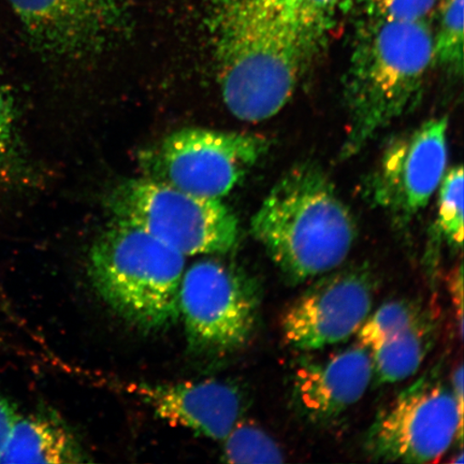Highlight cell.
Returning a JSON list of instances; mask_svg holds the SVG:
<instances>
[{
    "mask_svg": "<svg viewBox=\"0 0 464 464\" xmlns=\"http://www.w3.org/2000/svg\"><path fill=\"white\" fill-rule=\"evenodd\" d=\"M373 379L372 356L361 345L321 362H303L293 374V399L312 421L336 419L356 404Z\"/></svg>",
    "mask_w": 464,
    "mask_h": 464,
    "instance_id": "13",
    "label": "cell"
},
{
    "mask_svg": "<svg viewBox=\"0 0 464 464\" xmlns=\"http://www.w3.org/2000/svg\"><path fill=\"white\" fill-rule=\"evenodd\" d=\"M160 420L207 439L223 440L240 420L245 398L219 381L129 384Z\"/></svg>",
    "mask_w": 464,
    "mask_h": 464,
    "instance_id": "12",
    "label": "cell"
},
{
    "mask_svg": "<svg viewBox=\"0 0 464 464\" xmlns=\"http://www.w3.org/2000/svg\"><path fill=\"white\" fill-rule=\"evenodd\" d=\"M422 314L421 306L415 301L397 300L382 304L358 329V344L371 352L409 328Z\"/></svg>",
    "mask_w": 464,
    "mask_h": 464,
    "instance_id": "17",
    "label": "cell"
},
{
    "mask_svg": "<svg viewBox=\"0 0 464 464\" xmlns=\"http://www.w3.org/2000/svg\"><path fill=\"white\" fill-rule=\"evenodd\" d=\"M251 229L293 283L339 268L357 234L350 210L314 164L295 166L278 179L255 213Z\"/></svg>",
    "mask_w": 464,
    "mask_h": 464,
    "instance_id": "2",
    "label": "cell"
},
{
    "mask_svg": "<svg viewBox=\"0 0 464 464\" xmlns=\"http://www.w3.org/2000/svg\"><path fill=\"white\" fill-rule=\"evenodd\" d=\"M16 114L13 97L0 87V181L11 176L17 164Z\"/></svg>",
    "mask_w": 464,
    "mask_h": 464,
    "instance_id": "22",
    "label": "cell"
},
{
    "mask_svg": "<svg viewBox=\"0 0 464 464\" xmlns=\"http://www.w3.org/2000/svg\"><path fill=\"white\" fill-rule=\"evenodd\" d=\"M16 419L17 415L14 406L10 404L7 398L0 393V450L7 442L11 429H13Z\"/></svg>",
    "mask_w": 464,
    "mask_h": 464,
    "instance_id": "24",
    "label": "cell"
},
{
    "mask_svg": "<svg viewBox=\"0 0 464 464\" xmlns=\"http://www.w3.org/2000/svg\"><path fill=\"white\" fill-rule=\"evenodd\" d=\"M185 256L141 228L114 219L90 252L96 292L116 314L145 332L179 318Z\"/></svg>",
    "mask_w": 464,
    "mask_h": 464,
    "instance_id": "4",
    "label": "cell"
},
{
    "mask_svg": "<svg viewBox=\"0 0 464 464\" xmlns=\"http://www.w3.org/2000/svg\"><path fill=\"white\" fill-rule=\"evenodd\" d=\"M449 120H428L393 140L370 181L371 199L400 218L425 208L440 188L449 161Z\"/></svg>",
    "mask_w": 464,
    "mask_h": 464,
    "instance_id": "10",
    "label": "cell"
},
{
    "mask_svg": "<svg viewBox=\"0 0 464 464\" xmlns=\"http://www.w3.org/2000/svg\"><path fill=\"white\" fill-rule=\"evenodd\" d=\"M452 394L456 400L458 408H459L461 413H463V367L459 365L452 374L451 379Z\"/></svg>",
    "mask_w": 464,
    "mask_h": 464,
    "instance_id": "25",
    "label": "cell"
},
{
    "mask_svg": "<svg viewBox=\"0 0 464 464\" xmlns=\"http://www.w3.org/2000/svg\"><path fill=\"white\" fill-rule=\"evenodd\" d=\"M463 169L451 168L440 184L438 229L449 245L461 248L463 242Z\"/></svg>",
    "mask_w": 464,
    "mask_h": 464,
    "instance_id": "20",
    "label": "cell"
},
{
    "mask_svg": "<svg viewBox=\"0 0 464 464\" xmlns=\"http://www.w3.org/2000/svg\"><path fill=\"white\" fill-rule=\"evenodd\" d=\"M298 29L317 52L342 0H255Z\"/></svg>",
    "mask_w": 464,
    "mask_h": 464,
    "instance_id": "16",
    "label": "cell"
},
{
    "mask_svg": "<svg viewBox=\"0 0 464 464\" xmlns=\"http://www.w3.org/2000/svg\"><path fill=\"white\" fill-rule=\"evenodd\" d=\"M463 413L437 376H422L406 388L371 426L365 450L385 462H435L455 439L462 440Z\"/></svg>",
    "mask_w": 464,
    "mask_h": 464,
    "instance_id": "8",
    "label": "cell"
},
{
    "mask_svg": "<svg viewBox=\"0 0 464 464\" xmlns=\"http://www.w3.org/2000/svg\"><path fill=\"white\" fill-rule=\"evenodd\" d=\"M207 22L225 106L249 123L274 118L315 52L297 28L255 0H208Z\"/></svg>",
    "mask_w": 464,
    "mask_h": 464,
    "instance_id": "1",
    "label": "cell"
},
{
    "mask_svg": "<svg viewBox=\"0 0 464 464\" xmlns=\"http://www.w3.org/2000/svg\"><path fill=\"white\" fill-rule=\"evenodd\" d=\"M258 283L239 266L202 259L185 269L179 289V318L189 350L223 356L248 343L256 329Z\"/></svg>",
    "mask_w": 464,
    "mask_h": 464,
    "instance_id": "6",
    "label": "cell"
},
{
    "mask_svg": "<svg viewBox=\"0 0 464 464\" xmlns=\"http://www.w3.org/2000/svg\"><path fill=\"white\" fill-rule=\"evenodd\" d=\"M39 50L79 60L102 53L129 26L124 0H7Z\"/></svg>",
    "mask_w": 464,
    "mask_h": 464,
    "instance_id": "11",
    "label": "cell"
},
{
    "mask_svg": "<svg viewBox=\"0 0 464 464\" xmlns=\"http://www.w3.org/2000/svg\"><path fill=\"white\" fill-rule=\"evenodd\" d=\"M432 63L426 20H370L362 27L345 75L350 121L342 155H355L413 108Z\"/></svg>",
    "mask_w": 464,
    "mask_h": 464,
    "instance_id": "3",
    "label": "cell"
},
{
    "mask_svg": "<svg viewBox=\"0 0 464 464\" xmlns=\"http://www.w3.org/2000/svg\"><path fill=\"white\" fill-rule=\"evenodd\" d=\"M376 281L369 266L332 271L307 288L281 319L286 343L317 351L358 332L372 310Z\"/></svg>",
    "mask_w": 464,
    "mask_h": 464,
    "instance_id": "9",
    "label": "cell"
},
{
    "mask_svg": "<svg viewBox=\"0 0 464 464\" xmlns=\"http://www.w3.org/2000/svg\"><path fill=\"white\" fill-rule=\"evenodd\" d=\"M438 0H362L370 20L421 21L434 9Z\"/></svg>",
    "mask_w": 464,
    "mask_h": 464,
    "instance_id": "21",
    "label": "cell"
},
{
    "mask_svg": "<svg viewBox=\"0 0 464 464\" xmlns=\"http://www.w3.org/2000/svg\"><path fill=\"white\" fill-rule=\"evenodd\" d=\"M450 292L451 294L452 304H454L456 311V318L458 321V328H459V335L463 334V274L462 266H458L452 272L450 277Z\"/></svg>",
    "mask_w": 464,
    "mask_h": 464,
    "instance_id": "23",
    "label": "cell"
},
{
    "mask_svg": "<svg viewBox=\"0 0 464 464\" xmlns=\"http://www.w3.org/2000/svg\"><path fill=\"white\" fill-rule=\"evenodd\" d=\"M223 461L229 463H282L284 454L274 439L256 425L237 422L224 440Z\"/></svg>",
    "mask_w": 464,
    "mask_h": 464,
    "instance_id": "18",
    "label": "cell"
},
{
    "mask_svg": "<svg viewBox=\"0 0 464 464\" xmlns=\"http://www.w3.org/2000/svg\"><path fill=\"white\" fill-rule=\"evenodd\" d=\"M90 461L71 429L50 411L17 416L7 442L0 450V463L75 464Z\"/></svg>",
    "mask_w": 464,
    "mask_h": 464,
    "instance_id": "14",
    "label": "cell"
},
{
    "mask_svg": "<svg viewBox=\"0 0 464 464\" xmlns=\"http://www.w3.org/2000/svg\"><path fill=\"white\" fill-rule=\"evenodd\" d=\"M463 3L443 0L438 32L433 34V63L456 74L463 69Z\"/></svg>",
    "mask_w": 464,
    "mask_h": 464,
    "instance_id": "19",
    "label": "cell"
},
{
    "mask_svg": "<svg viewBox=\"0 0 464 464\" xmlns=\"http://www.w3.org/2000/svg\"><path fill=\"white\" fill-rule=\"evenodd\" d=\"M108 207L114 219L137 226L185 257L227 254L239 241V222L222 200L152 179L121 183Z\"/></svg>",
    "mask_w": 464,
    "mask_h": 464,
    "instance_id": "5",
    "label": "cell"
},
{
    "mask_svg": "<svg viewBox=\"0 0 464 464\" xmlns=\"http://www.w3.org/2000/svg\"><path fill=\"white\" fill-rule=\"evenodd\" d=\"M437 338V324L426 313L403 332L371 351L373 377L381 384L409 379L420 370Z\"/></svg>",
    "mask_w": 464,
    "mask_h": 464,
    "instance_id": "15",
    "label": "cell"
},
{
    "mask_svg": "<svg viewBox=\"0 0 464 464\" xmlns=\"http://www.w3.org/2000/svg\"><path fill=\"white\" fill-rule=\"evenodd\" d=\"M269 149L256 133L185 129L144 150L145 178L188 193L220 199L230 193Z\"/></svg>",
    "mask_w": 464,
    "mask_h": 464,
    "instance_id": "7",
    "label": "cell"
}]
</instances>
